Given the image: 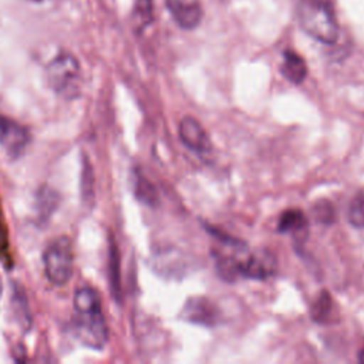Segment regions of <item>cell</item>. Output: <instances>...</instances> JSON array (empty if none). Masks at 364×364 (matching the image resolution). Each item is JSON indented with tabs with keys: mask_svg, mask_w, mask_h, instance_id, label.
Masks as SVG:
<instances>
[{
	"mask_svg": "<svg viewBox=\"0 0 364 364\" xmlns=\"http://www.w3.org/2000/svg\"><path fill=\"white\" fill-rule=\"evenodd\" d=\"M73 331L87 347L101 350L108 340V327L101 309V299L94 289L82 287L74 296Z\"/></svg>",
	"mask_w": 364,
	"mask_h": 364,
	"instance_id": "6da1fadb",
	"label": "cell"
},
{
	"mask_svg": "<svg viewBox=\"0 0 364 364\" xmlns=\"http://www.w3.org/2000/svg\"><path fill=\"white\" fill-rule=\"evenodd\" d=\"M296 14L306 34L323 44H334L338 38V23L330 0H297Z\"/></svg>",
	"mask_w": 364,
	"mask_h": 364,
	"instance_id": "7a4b0ae2",
	"label": "cell"
},
{
	"mask_svg": "<svg viewBox=\"0 0 364 364\" xmlns=\"http://www.w3.org/2000/svg\"><path fill=\"white\" fill-rule=\"evenodd\" d=\"M47 78L51 88L64 98L78 95L81 71L77 58L68 53L55 55L47 65Z\"/></svg>",
	"mask_w": 364,
	"mask_h": 364,
	"instance_id": "3957f363",
	"label": "cell"
},
{
	"mask_svg": "<svg viewBox=\"0 0 364 364\" xmlns=\"http://www.w3.org/2000/svg\"><path fill=\"white\" fill-rule=\"evenodd\" d=\"M73 266L74 253L68 237L61 236L48 245L44 252V273L53 284H65L71 279Z\"/></svg>",
	"mask_w": 364,
	"mask_h": 364,
	"instance_id": "277c9868",
	"label": "cell"
},
{
	"mask_svg": "<svg viewBox=\"0 0 364 364\" xmlns=\"http://www.w3.org/2000/svg\"><path fill=\"white\" fill-rule=\"evenodd\" d=\"M181 316L185 321L205 327L218 326L222 317L218 306L205 296L189 297L182 307Z\"/></svg>",
	"mask_w": 364,
	"mask_h": 364,
	"instance_id": "5b68a950",
	"label": "cell"
},
{
	"mask_svg": "<svg viewBox=\"0 0 364 364\" xmlns=\"http://www.w3.org/2000/svg\"><path fill=\"white\" fill-rule=\"evenodd\" d=\"M277 270V259L270 250L247 252L242 256L239 263L240 277L264 280L273 276Z\"/></svg>",
	"mask_w": 364,
	"mask_h": 364,
	"instance_id": "8992f818",
	"label": "cell"
},
{
	"mask_svg": "<svg viewBox=\"0 0 364 364\" xmlns=\"http://www.w3.org/2000/svg\"><path fill=\"white\" fill-rule=\"evenodd\" d=\"M30 142V132L14 119L0 115V144L10 156H20Z\"/></svg>",
	"mask_w": 364,
	"mask_h": 364,
	"instance_id": "52a82bcc",
	"label": "cell"
},
{
	"mask_svg": "<svg viewBox=\"0 0 364 364\" xmlns=\"http://www.w3.org/2000/svg\"><path fill=\"white\" fill-rule=\"evenodd\" d=\"M178 132H179L181 141L189 149H192L198 154H205V152L210 151V148H212L210 139H209L205 128L196 118L189 117V115L183 117L179 122Z\"/></svg>",
	"mask_w": 364,
	"mask_h": 364,
	"instance_id": "ba28073f",
	"label": "cell"
},
{
	"mask_svg": "<svg viewBox=\"0 0 364 364\" xmlns=\"http://www.w3.org/2000/svg\"><path fill=\"white\" fill-rule=\"evenodd\" d=\"M166 7L176 21L185 30H192L202 20V6L199 0H166Z\"/></svg>",
	"mask_w": 364,
	"mask_h": 364,
	"instance_id": "9c48e42d",
	"label": "cell"
},
{
	"mask_svg": "<svg viewBox=\"0 0 364 364\" xmlns=\"http://www.w3.org/2000/svg\"><path fill=\"white\" fill-rule=\"evenodd\" d=\"M277 230L290 233L294 239H304L309 232V220L300 209H287L279 218Z\"/></svg>",
	"mask_w": 364,
	"mask_h": 364,
	"instance_id": "30bf717a",
	"label": "cell"
},
{
	"mask_svg": "<svg viewBox=\"0 0 364 364\" xmlns=\"http://www.w3.org/2000/svg\"><path fill=\"white\" fill-rule=\"evenodd\" d=\"M282 75L293 84H300L307 75V64L301 55L293 50L283 53V63L280 65Z\"/></svg>",
	"mask_w": 364,
	"mask_h": 364,
	"instance_id": "8fae6325",
	"label": "cell"
},
{
	"mask_svg": "<svg viewBox=\"0 0 364 364\" xmlns=\"http://www.w3.org/2000/svg\"><path fill=\"white\" fill-rule=\"evenodd\" d=\"M156 270L165 272V274H178L181 272H185L186 263L182 260L181 255L176 250L171 252H162L156 257Z\"/></svg>",
	"mask_w": 364,
	"mask_h": 364,
	"instance_id": "7c38bea8",
	"label": "cell"
},
{
	"mask_svg": "<svg viewBox=\"0 0 364 364\" xmlns=\"http://www.w3.org/2000/svg\"><path fill=\"white\" fill-rule=\"evenodd\" d=\"M333 311V299L327 290H321L317 299L313 301L310 314L311 318L317 323H327Z\"/></svg>",
	"mask_w": 364,
	"mask_h": 364,
	"instance_id": "4fadbf2b",
	"label": "cell"
},
{
	"mask_svg": "<svg viewBox=\"0 0 364 364\" xmlns=\"http://www.w3.org/2000/svg\"><path fill=\"white\" fill-rule=\"evenodd\" d=\"M135 195L141 202L151 206H154L158 200V193L155 186L145 176L139 173H135Z\"/></svg>",
	"mask_w": 364,
	"mask_h": 364,
	"instance_id": "5bb4252c",
	"label": "cell"
},
{
	"mask_svg": "<svg viewBox=\"0 0 364 364\" xmlns=\"http://www.w3.org/2000/svg\"><path fill=\"white\" fill-rule=\"evenodd\" d=\"M347 219L354 228L364 229V193H357L348 205Z\"/></svg>",
	"mask_w": 364,
	"mask_h": 364,
	"instance_id": "9a60e30c",
	"label": "cell"
},
{
	"mask_svg": "<svg viewBox=\"0 0 364 364\" xmlns=\"http://www.w3.org/2000/svg\"><path fill=\"white\" fill-rule=\"evenodd\" d=\"M134 20L138 28H144L152 20V1L151 0H135Z\"/></svg>",
	"mask_w": 364,
	"mask_h": 364,
	"instance_id": "2e32d148",
	"label": "cell"
},
{
	"mask_svg": "<svg viewBox=\"0 0 364 364\" xmlns=\"http://www.w3.org/2000/svg\"><path fill=\"white\" fill-rule=\"evenodd\" d=\"M313 215L316 218L317 222L320 223H324V225H330L334 222V218H336V212H334V208L331 205V202H328L327 199H321V200H317L314 205H313Z\"/></svg>",
	"mask_w": 364,
	"mask_h": 364,
	"instance_id": "e0dca14e",
	"label": "cell"
},
{
	"mask_svg": "<svg viewBox=\"0 0 364 364\" xmlns=\"http://www.w3.org/2000/svg\"><path fill=\"white\" fill-rule=\"evenodd\" d=\"M118 253L115 246L111 249V282L112 287H115V294H118L119 287V274H118Z\"/></svg>",
	"mask_w": 364,
	"mask_h": 364,
	"instance_id": "ac0fdd59",
	"label": "cell"
},
{
	"mask_svg": "<svg viewBox=\"0 0 364 364\" xmlns=\"http://www.w3.org/2000/svg\"><path fill=\"white\" fill-rule=\"evenodd\" d=\"M26 1H30V3H46L48 0H26Z\"/></svg>",
	"mask_w": 364,
	"mask_h": 364,
	"instance_id": "d6986e66",
	"label": "cell"
},
{
	"mask_svg": "<svg viewBox=\"0 0 364 364\" xmlns=\"http://www.w3.org/2000/svg\"><path fill=\"white\" fill-rule=\"evenodd\" d=\"M358 360H360V361H363V363H364V350H363V351H361V353H360V357H358Z\"/></svg>",
	"mask_w": 364,
	"mask_h": 364,
	"instance_id": "ffe728a7",
	"label": "cell"
},
{
	"mask_svg": "<svg viewBox=\"0 0 364 364\" xmlns=\"http://www.w3.org/2000/svg\"><path fill=\"white\" fill-rule=\"evenodd\" d=\"M1 290H3V284H1V279H0V294H1Z\"/></svg>",
	"mask_w": 364,
	"mask_h": 364,
	"instance_id": "44dd1931",
	"label": "cell"
}]
</instances>
